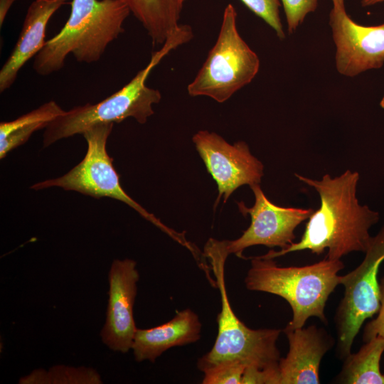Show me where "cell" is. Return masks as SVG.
Instances as JSON below:
<instances>
[{"mask_svg":"<svg viewBox=\"0 0 384 384\" xmlns=\"http://www.w3.org/2000/svg\"><path fill=\"white\" fill-rule=\"evenodd\" d=\"M294 175L317 191L320 207L308 218L299 242L279 251L271 250L259 257L274 259L302 250L320 255L327 250L326 258L341 260L352 252L365 253L372 238L369 230L378 222L380 215L358 202L356 188L359 174L348 169L335 178L325 174L320 180Z\"/></svg>","mask_w":384,"mask_h":384,"instance_id":"1","label":"cell"},{"mask_svg":"<svg viewBox=\"0 0 384 384\" xmlns=\"http://www.w3.org/2000/svg\"><path fill=\"white\" fill-rule=\"evenodd\" d=\"M69 18L34 57L33 68L43 76L61 70L69 54L80 63L99 61L107 46L124 31L131 14L119 0H72Z\"/></svg>","mask_w":384,"mask_h":384,"instance_id":"2","label":"cell"},{"mask_svg":"<svg viewBox=\"0 0 384 384\" xmlns=\"http://www.w3.org/2000/svg\"><path fill=\"white\" fill-rule=\"evenodd\" d=\"M192 39L191 31L184 26L177 28L162 47L153 53L149 63L120 90L95 103L76 106L52 121L45 129L43 146L58 140L74 136L89 127L102 123L120 122L132 117L139 124L146 122L154 114L153 105L159 103V90L146 85L151 70L171 51Z\"/></svg>","mask_w":384,"mask_h":384,"instance_id":"3","label":"cell"},{"mask_svg":"<svg viewBox=\"0 0 384 384\" xmlns=\"http://www.w3.org/2000/svg\"><path fill=\"white\" fill-rule=\"evenodd\" d=\"M251 266L245 279L247 289L270 293L284 299L292 310L285 328H302L315 316L326 323L327 300L339 284L337 273L344 268L341 260H324L300 267H279L274 259L249 257Z\"/></svg>","mask_w":384,"mask_h":384,"instance_id":"4","label":"cell"},{"mask_svg":"<svg viewBox=\"0 0 384 384\" xmlns=\"http://www.w3.org/2000/svg\"><path fill=\"white\" fill-rule=\"evenodd\" d=\"M229 253L225 240L213 238L205 245L204 256L211 264L221 298L218 316V335L213 348L200 358L198 368L203 373L218 364L240 361L247 367L278 371L280 353L277 341L280 329H252L234 313L228 300L225 282V264Z\"/></svg>","mask_w":384,"mask_h":384,"instance_id":"5","label":"cell"},{"mask_svg":"<svg viewBox=\"0 0 384 384\" xmlns=\"http://www.w3.org/2000/svg\"><path fill=\"white\" fill-rule=\"evenodd\" d=\"M259 68L260 59L240 36L236 10L228 4L215 43L187 91L191 97L206 96L222 103L249 84Z\"/></svg>","mask_w":384,"mask_h":384,"instance_id":"6","label":"cell"},{"mask_svg":"<svg viewBox=\"0 0 384 384\" xmlns=\"http://www.w3.org/2000/svg\"><path fill=\"white\" fill-rule=\"evenodd\" d=\"M114 123L95 124L82 132L87 144L84 159L65 175L33 185L36 190L60 187L75 191L95 198L107 197L120 201L138 212L143 218L154 224L180 244L190 249L192 245L183 233H178L163 224L159 219L149 213L132 199L122 188L119 176L113 166L112 158L106 149L107 139Z\"/></svg>","mask_w":384,"mask_h":384,"instance_id":"7","label":"cell"},{"mask_svg":"<svg viewBox=\"0 0 384 384\" xmlns=\"http://www.w3.org/2000/svg\"><path fill=\"white\" fill-rule=\"evenodd\" d=\"M362 262L347 274L340 276L343 297L336 309V354L345 359L364 321L378 314L380 306L378 270L384 260V225L372 237Z\"/></svg>","mask_w":384,"mask_h":384,"instance_id":"8","label":"cell"},{"mask_svg":"<svg viewBox=\"0 0 384 384\" xmlns=\"http://www.w3.org/2000/svg\"><path fill=\"white\" fill-rule=\"evenodd\" d=\"M208 172L216 182L215 206L223 202L239 187L260 184L264 175L262 163L254 156L243 141L230 144L215 132L200 130L192 138Z\"/></svg>","mask_w":384,"mask_h":384,"instance_id":"9","label":"cell"},{"mask_svg":"<svg viewBox=\"0 0 384 384\" xmlns=\"http://www.w3.org/2000/svg\"><path fill=\"white\" fill-rule=\"evenodd\" d=\"M250 188L255 196L254 205L248 208L239 202L238 206L243 215H250L251 223L240 238L225 240L229 255L233 253L239 257H244V250L253 245L287 248L296 238L295 229L314 212L312 208L277 206L267 198L260 184Z\"/></svg>","mask_w":384,"mask_h":384,"instance_id":"10","label":"cell"},{"mask_svg":"<svg viewBox=\"0 0 384 384\" xmlns=\"http://www.w3.org/2000/svg\"><path fill=\"white\" fill-rule=\"evenodd\" d=\"M329 25L336 48V67L340 74L354 77L383 65L384 23L362 26L354 22L346 9L333 8Z\"/></svg>","mask_w":384,"mask_h":384,"instance_id":"11","label":"cell"},{"mask_svg":"<svg viewBox=\"0 0 384 384\" xmlns=\"http://www.w3.org/2000/svg\"><path fill=\"white\" fill-rule=\"evenodd\" d=\"M133 260H114L109 272V299L102 341L110 349L125 353L132 346L137 328L133 307L139 275Z\"/></svg>","mask_w":384,"mask_h":384,"instance_id":"12","label":"cell"},{"mask_svg":"<svg viewBox=\"0 0 384 384\" xmlns=\"http://www.w3.org/2000/svg\"><path fill=\"white\" fill-rule=\"evenodd\" d=\"M289 351L278 363L279 384H319L321 359L334 345L331 336L322 328H284Z\"/></svg>","mask_w":384,"mask_h":384,"instance_id":"13","label":"cell"},{"mask_svg":"<svg viewBox=\"0 0 384 384\" xmlns=\"http://www.w3.org/2000/svg\"><path fill=\"white\" fill-rule=\"evenodd\" d=\"M68 0H34L26 13L22 28L12 52L0 70V92L15 82L22 67L46 44V30L52 16Z\"/></svg>","mask_w":384,"mask_h":384,"instance_id":"14","label":"cell"},{"mask_svg":"<svg viewBox=\"0 0 384 384\" xmlns=\"http://www.w3.org/2000/svg\"><path fill=\"white\" fill-rule=\"evenodd\" d=\"M201 324L190 309L177 311L174 317L161 325L137 329L132 349L137 361L154 363L166 350L196 342L201 337Z\"/></svg>","mask_w":384,"mask_h":384,"instance_id":"15","label":"cell"},{"mask_svg":"<svg viewBox=\"0 0 384 384\" xmlns=\"http://www.w3.org/2000/svg\"><path fill=\"white\" fill-rule=\"evenodd\" d=\"M142 23L155 46L163 45L180 25L186 0H119Z\"/></svg>","mask_w":384,"mask_h":384,"instance_id":"16","label":"cell"},{"mask_svg":"<svg viewBox=\"0 0 384 384\" xmlns=\"http://www.w3.org/2000/svg\"><path fill=\"white\" fill-rule=\"evenodd\" d=\"M384 352V336H376L351 353L345 359L334 383L345 384H384L380 363Z\"/></svg>","mask_w":384,"mask_h":384,"instance_id":"17","label":"cell"},{"mask_svg":"<svg viewBox=\"0 0 384 384\" xmlns=\"http://www.w3.org/2000/svg\"><path fill=\"white\" fill-rule=\"evenodd\" d=\"M65 111L54 100L9 122L0 123V159L24 144L37 130L46 128Z\"/></svg>","mask_w":384,"mask_h":384,"instance_id":"18","label":"cell"},{"mask_svg":"<svg viewBox=\"0 0 384 384\" xmlns=\"http://www.w3.org/2000/svg\"><path fill=\"white\" fill-rule=\"evenodd\" d=\"M102 379L98 373L85 367L74 368L55 366L48 370L38 369L22 377V384H99Z\"/></svg>","mask_w":384,"mask_h":384,"instance_id":"19","label":"cell"},{"mask_svg":"<svg viewBox=\"0 0 384 384\" xmlns=\"http://www.w3.org/2000/svg\"><path fill=\"white\" fill-rule=\"evenodd\" d=\"M247 366L240 361L225 362L203 372V384H242Z\"/></svg>","mask_w":384,"mask_h":384,"instance_id":"20","label":"cell"},{"mask_svg":"<svg viewBox=\"0 0 384 384\" xmlns=\"http://www.w3.org/2000/svg\"><path fill=\"white\" fill-rule=\"evenodd\" d=\"M255 14L264 20L281 40L285 38L279 16V0H241Z\"/></svg>","mask_w":384,"mask_h":384,"instance_id":"21","label":"cell"},{"mask_svg":"<svg viewBox=\"0 0 384 384\" xmlns=\"http://www.w3.org/2000/svg\"><path fill=\"white\" fill-rule=\"evenodd\" d=\"M286 15L289 33L294 32L306 15L314 12L318 0H281Z\"/></svg>","mask_w":384,"mask_h":384,"instance_id":"22","label":"cell"},{"mask_svg":"<svg viewBox=\"0 0 384 384\" xmlns=\"http://www.w3.org/2000/svg\"><path fill=\"white\" fill-rule=\"evenodd\" d=\"M380 290V306L377 316L367 323L363 329V340L364 342L376 336H384V277L379 279Z\"/></svg>","mask_w":384,"mask_h":384,"instance_id":"23","label":"cell"},{"mask_svg":"<svg viewBox=\"0 0 384 384\" xmlns=\"http://www.w3.org/2000/svg\"><path fill=\"white\" fill-rule=\"evenodd\" d=\"M16 0H0V27L4 22L6 16Z\"/></svg>","mask_w":384,"mask_h":384,"instance_id":"24","label":"cell"},{"mask_svg":"<svg viewBox=\"0 0 384 384\" xmlns=\"http://www.w3.org/2000/svg\"><path fill=\"white\" fill-rule=\"evenodd\" d=\"M383 1L384 0H361V5L364 7L370 6Z\"/></svg>","mask_w":384,"mask_h":384,"instance_id":"25","label":"cell"},{"mask_svg":"<svg viewBox=\"0 0 384 384\" xmlns=\"http://www.w3.org/2000/svg\"><path fill=\"white\" fill-rule=\"evenodd\" d=\"M334 7L337 9H345L344 0H331Z\"/></svg>","mask_w":384,"mask_h":384,"instance_id":"26","label":"cell"},{"mask_svg":"<svg viewBox=\"0 0 384 384\" xmlns=\"http://www.w3.org/2000/svg\"><path fill=\"white\" fill-rule=\"evenodd\" d=\"M380 107H381L382 108L384 109V95H383V98H382V100H381V101H380Z\"/></svg>","mask_w":384,"mask_h":384,"instance_id":"27","label":"cell"}]
</instances>
